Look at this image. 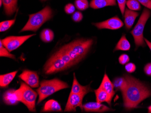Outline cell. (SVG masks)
I'll use <instances>...</instances> for the list:
<instances>
[{"mask_svg": "<svg viewBox=\"0 0 151 113\" xmlns=\"http://www.w3.org/2000/svg\"><path fill=\"white\" fill-rule=\"evenodd\" d=\"M127 82L122 92L124 106L127 110L138 107L142 101L151 96V89L146 84L129 75L124 76Z\"/></svg>", "mask_w": 151, "mask_h": 113, "instance_id": "cell-1", "label": "cell"}, {"mask_svg": "<svg viewBox=\"0 0 151 113\" xmlns=\"http://www.w3.org/2000/svg\"><path fill=\"white\" fill-rule=\"evenodd\" d=\"M93 43L91 39H79L62 47L77 64L85 57Z\"/></svg>", "mask_w": 151, "mask_h": 113, "instance_id": "cell-2", "label": "cell"}, {"mask_svg": "<svg viewBox=\"0 0 151 113\" xmlns=\"http://www.w3.org/2000/svg\"><path fill=\"white\" fill-rule=\"evenodd\" d=\"M52 17V11L50 7L47 6L45 8L29 16V19L20 32L24 31H37L41 26Z\"/></svg>", "mask_w": 151, "mask_h": 113, "instance_id": "cell-3", "label": "cell"}, {"mask_svg": "<svg viewBox=\"0 0 151 113\" xmlns=\"http://www.w3.org/2000/svg\"><path fill=\"white\" fill-rule=\"evenodd\" d=\"M68 87H69V85L66 82L58 78L42 81L40 82V87L36 90L39 96L38 104L54 93Z\"/></svg>", "mask_w": 151, "mask_h": 113, "instance_id": "cell-4", "label": "cell"}, {"mask_svg": "<svg viewBox=\"0 0 151 113\" xmlns=\"http://www.w3.org/2000/svg\"><path fill=\"white\" fill-rule=\"evenodd\" d=\"M151 15L150 10L146 8L143 9L138 22L131 31V33L134 38L135 44V50L137 49L140 46L145 48L146 45L143 36V31L146 23L151 16Z\"/></svg>", "mask_w": 151, "mask_h": 113, "instance_id": "cell-5", "label": "cell"}, {"mask_svg": "<svg viewBox=\"0 0 151 113\" xmlns=\"http://www.w3.org/2000/svg\"><path fill=\"white\" fill-rule=\"evenodd\" d=\"M19 102H22L26 105L29 110L31 112H35V102L37 98V93L34 91L30 86L24 82H21L19 88L16 90Z\"/></svg>", "mask_w": 151, "mask_h": 113, "instance_id": "cell-6", "label": "cell"}, {"mask_svg": "<svg viewBox=\"0 0 151 113\" xmlns=\"http://www.w3.org/2000/svg\"><path fill=\"white\" fill-rule=\"evenodd\" d=\"M69 68L62 59L54 54L46 63L44 71L45 74L50 75L65 70Z\"/></svg>", "mask_w": 151, "mask_h": 113, "instance_id": "cell-7", "label": "cell"}, {"mask_svg": "<svg viewBox=\"0 0 151 113\" xmlns=\"http://www.w3.org/2000/svg\"><path fill=\"white\" fill-rule=\"evenodd\" d=\"M35 34L22 36H10L1 40L5 48L10 52L13 51L19 48L25 41Z\"/></svg>", "mask_w": 151, "mask_h": 113, "instance_id": "cell-8", "label": "cell"}, {"mask_svg": "<svg viewBox=\"0 0 151 113\" xmlns=\"http://www.w3.org/2000/svg\"><path fill=\"white\" fill-rule=\"evenodd\" d=\"M92 24L99 29H108L110 30L119 29L124 25V23L117 16L111 18L104 21L93 23Z\"/></svg>", "mask_w": 151, "mask_h": 113, "instance_id": "cell-9", "label": "cell"}, {"mask_svg": "<svg viewBox=\"0 0 151 113\" xmlns=\"http://www.w3.org/2000/svg\"><path fill=\"white\" fill-rule=\"evenodd\" d=\"M85 95L84 94H74L70 93L69 98L65 107V112H71L76 111V108L80 107L81 110H83L82 101Z\"/></svg>", "mask_w": 151, "mask_h": 113, "instance_id": "cell-10", "label": "cell"}, {"mask_svg": "<svg viewBox=\"0 0 151 113\" xmlns=\"http://www.w3.org/2000/svg\"><path fill=\"white\" fill-rule=\"evenodd\" d=\"M19 77L30 87L33 88L39 87V77L36 72L24 70Z\"/></svg>", "mask_w": 151, "mask_h": 113, "instance_id": "cell-11", "label": "cell"}, {"mask_svg": "<svg viewBox=\"0 0 151 113\" xmlns=\"http://www.w3.org/2000/svg\"><path fill=\"white\" fill-rule=\"evenodd\" d=\"M83 108L85 111L87 112L103 113L112 110L108 106L97 102H91L85 104L83 105Z\"/></svg>", "mask_w": 151, "mask_h": 113, "instance_id": "cell-12", "label": "cell"}, {"mask_svg": "<svg viewBox=\"0 0 151 113\" xmlns=\"http://www.w3.org/2000/svg\"><path fill=\"white\" fill-rule=\"evenodd\" d=\"M139 16V13L135 11H132L128 8H125L124 11V22L125 28L128 30L131 29L137 17Z\"/></svg>", "mask_w": 151, "mask_h": 113, "instance_id": "cell-13", "label": "cell"}, {"mask_svg": "<svg viewBox=\"0 0 151 113\" xmlns=\"http://www.w3.org/2000/svg\"><path fill=\"white\" fill-rule=\"evenodd\" d=\"M92 90L90 87V85L86 86H82L81 85L77 80V78L76 77L75 74H73V86L71 89V93L78 94H84L86 95L91 92Z\"/></svg>", "mask_w": 151, "mask_h": 113, "instance_id": "cell-14", "label": "cell"}, {"mask_svg": "<svg viewBox=\"0 0 151 113\" xmlns=\"http://www.w3.org/2000/svg\"><path fill=\"white\" fill-rule=\"evenodd\" d=\"M100 86L106 91L108 94L109 102L111 104L112 99L115 94V91H114L113 84L111 81L109 77L106 73L104 75V77L103 78L101 83Z\"/></svg>", "mask_w": 151, "mask_h": 113, "instance_id": "cell-15", "label": "cell"}, {"mask_svg": "<svg viewBox=\"0 0 151 113\" xmlns=\"http://www.w3.org/2000/svg\"><path fill=\"white\" fill-rule=\"evenodd\" d=\"M3 102L9 105H16L19 102L18 97L14 89H9L4 92L3 96Z\"/></svg>", "mask_w": 151, "mask_h": 113, "instance_id": "cell-16", "label": "cell"}, {"mask_svg": "<svg viewBox=\"0 0 151 113\" xmlns=\"http://www.w3.org/2000/svg\"><path fill=\"white\" fill-rule=\"evenodd\" d=\"M116 5V0H92L90 3V6L94 9H98Z\"/></svg>", "mask_w": 151, "mask_h": 113, "instance_id": "cell-17", "label": "cell"}, {"mask_svg": "<svg viewBox=\"0 0 151 113\" xmlns=\"http://www.w3.org/2000/svg\"><path fill=\"white\" fill-rule=\"evenodd\" d=\"M61 105L57 101L50 99L47 101L44 105L41 112H62Z\"/></svg>", "mask_w": 151, "mask_h": 113, "instance_id": "cell-18", "label": "cell"}, {"mask_svg": "<svg viewBox=\"0 0 151 113\" xmlns=\"http://www.w3.org/2000/svg\"><path fill=\"white\" fill-rule=\"evenodd\" d=\"M5 13L8 16H11L17 10L18 0H2Z\"/></svg>", "mask_w": 151, "mask_h": 113, "instance_id": "cell-19", "label": "cell"}, {"mask_svg": "<svg viewBox=\"0 0 151 113\" xmlns=\"http://www.w3.org/2000/svg\"><path fill=\"white\" fill-rule=\"evenodd\" d=\"M54 54H55L57 55L62 59L68 65L69 68L77 64V63L75 62L74 60L70 57V55L68 54L63 47L60 48Z\"/></svg>", "mask_w": 151, "mask_h": 113, "instance_id": "cell-20", "label": "cell"}, {"mask_svg": "<svg viewBox=\"0 0 151 113\" xmlns=\"http://www.w3.org/2000/svg\"><path fill=\"white\" fill-rule=\"evenodd\" d=\"M95 92L96 102L100 103L106 102L109 105H111V103L109 102L108 94L101 86L98 89L95 90Z\"/></svg>", "mask_w": 151, "mask_h": 113, "instance_id": "cell-21", "label": "cell"}, {"mask_svg": "<svg viewBox=\"0 0 151 113\" xmlns=\"http://www.w3.org/2000/svg\"><path fill=\"white\" fill-rule=\"evenodd\" d=\"M131 48V45L125 35H123L116 44L114 51L122 50L128 51Z\"/></svg>", "mask_w": 151, "mask_h": 113, "instance_id": "cell-22", "label": "cell"}, {"mask_svg": "<svg viewBox=\"0 0 151 113\" xmlns=\"http://www.w3.org/2000/svg\"><path fill=\"white\" fill-rule=\"evenodd\" d=\"M18 71L10 72L8 74L0 76V86L1 87H6L12 82L16 76Z\"/></svg>", "mask_w": 151, "mask_h": 113, "instance_id": "cell-23", "label": "cell"}, {"mask_svg": "<svg viewBox=\"0 0 151 113\" xmlns=\"http://www.w3.org/2000/svg\"><path fill=\"white\" fill-rule=\"evenodd\" d=\"M112 83L116 91H120L121 92L124 90L127 84L126 79L124 77H116L114 79Z\"/></svg>", "mask_w": 151, "mask_h": 113, "instance_id": "cell-24", "label": "cell"}, {"mask_svg": "<svg viewBox=\"0 0 151 113\" xmlns=\"http://www.w3.org/2000/svg\"><path fill=\"white\" fill-rule=\"evenodd\" d=\"M54 33L50 29H45L41 32L40 38L43 42L50 43L54 38Z\"/></svg>", "mask_w": 151, "mask_h": 113, "instance_id": "cell-25", "label": "cell"}, {"mask_svg": "<svg viewBox=\"0 0 151 113\" xmlns=\"http://www.w3.org/2000/svg\"><path fill=\"white\" fill-rule=\"evenodd\" d=\"M126 5L128 9L132 11H139L141 9V4L138 0H127Z\"/></svg>", "mask_w": 151, "mask_h": 113, "instance_id": "cell-26", "label": "cell"}, {"mask_svg": "<svg viewBox=\"0 0 151 113\" xmlns=\"http://www.w3.org/2000/svg\"><path fill=\"white\" fill-rule=\"evenodd\" d=\"M74 4L76 8L81 11L86 10L89 6L88 0H75Z\"/></svg>", "mask_w": 151, "mask_h": 113, "instance_id": "cell-27", "label": "cell"}, {"mask_svg": "<svg viewBox=\"0 0 151 113\" xmlns=\"http://www.w3.org/2000/svg\"><path fill=\"white\" fill-rule=\"evenodd\" d=\"M0 56L1 57H8L12 59H16L15 55L11 54L10 51L5 48L1 40L0 41Z\"/></svg>", "mask_w": 151, "mask_h": 113, "instance_id": "cell-28", "label": "cell"}, {"mask_svg": "<svg viewBox=\"0 0 151 113\" xmlns=\"http://www.w3.org/2000/svg\"><path fill=\"white\" fill-rule=\"evenodd\" d=\"M16 18L10 21H6L0 23V31L5 32L9 29L15 23Z\"/></svg>", "mask_w": 151, "mask_h": 113, "instance_id": "cell-29", "label": "cell"}, {"mask_svg": "<svg viewBox=\"0 0 151 113\" xmlns=\"http://www.w3.org/2000/svg\"><path fill=\"white\" fill-rule=\"evenodd\" d=\"M118 60L119 62L121 65H125L129 63L130 60V58L128 55L123 54L119 56Z\"/></svg>", "mask_w": 151, "mask_h": 113, "instance_id": "cell-30", "label": "cell"}, {"mask_svg": "<svg viewBox=\"0 0 151 113\" xmlns=\"http://www.w3.org/2000/svg\"><path fill=\"white\" fill-rule=\"evenodd\" d=\"M72 19L75 22H79L82 21L83 18V15L79 11L75 12L72 16Z\"/></svg>", "mask_w": 151, "mask_h": 113, "instance_id": "cell-31", "label": "cell"}, {"mask_svg": "<svg viewBox=\"0 0 151 113\" xmlns=\"http://www.w3.org/2000/svg\"><path fill=\"white\" fill-rule=\"evenodd\" d=\"M75 6L72 3H68L64 7L65 12L67 14H69V15L74 13L75 11Z\"/></svg>", "mask_w": 151, "mask_h": 113, "instance_id": "cell-32", "label": "cell"}, {"mask_svg": "<svg viewBox=\"0 0 151 113\" xmlns=\"http://www.w3.org/2000/svg\"><path fill=\"white\" fill-rule=\"evenodd\" d=\"M116 1L118 4L119 7L121 14L122 16H124L127 1L126 0H116Z\"/></svg>", "mask_w": 151, "mask_h": 113, "instance_id": "cell-33", "label": "cell"}, {"mask_svg": "<svg viewBox=\"0 0 151 113\" xmlns=\"http://www.w3.org/2000/svg\"><path fill=\"white\" fill-rule=\"evenodd\" d=\"M125 70L129 73H133L135 71L136 66L133 63H128L125 65Z\"/></svg>", "mask_w": 151, "mask_h": 113, "instance_id": "cell-34", "label": "cell"}, {"mask_svg": "<svg viewBox=\"0 0 151 113\" xmlns=\"http://www.w3.org/2000/svg\"><path fill=\"white\" fill-rule=\"evenodd\" d=\"M141 4L151 11V0H138Z\"/></svg>", "mask_w": 151, "mask_h": 113, "instance_id": "cell-35", "label": "cell"}, {"mask_svg": "<svg viewBox=\"0 0 151 113\" xmlns=\"http://www.w3.org/2000/svg\"><path fill=\"white\" fill-rule=\"evenodd\" d=\"M143 70L147 75L151 77V63L147 64L144 67Z\"/></svg>", "mask_w": 151, "mask_h": 113, "instance_id": "cell-36", "label": "cell"}, {"mask_svg": "<svg viewBox=\"0 0 151 113\" xmlns=\"http://www.w3.org/2000/svg\"><path fill=\"white\" fill-rule=\"evenodd\" d=\"M145 40L146 43L147 45V46L149 47V49H150V50L151 51V42H150L149 40H148L146 38H145Z\"/></svg>", "mask_w": 151, "mask_h": 113, "instance_id": "cell-37", "label": "cell"}, {"mask_svg": "<svg viewBox=\"0 0 151 113\" xmlns=\"http://www.w3.org/2000/svg\"><path fill=\"white\" fill-rule=\"evenodd\" d=\"M148 113H151V105L148 107Z\"/></svg>", "mask_w": 151, "mask_h": 113, "instance_id": "cell-38", "label": "cell"}, {"mask_svg": "<svg viewBox=\"0 0 151 113\" xmlns=\"http://www.w3.org/2000/svg\"><path fill=\"white\" fill-rule=\"evenodd\" d=\"M2 2H2V0H0V6H1V5H2Z\"/></svg>", "mask_w": 151, "mask_h": 113, "instance_id": "cell-39", "label": "cell"}, {"mask_svg": "<svg viewBox=\"0 0 151 113\" xmlns=\"http://www.w3.org/2000/svg\"><path fill=\"white\" fill-rule=\"evenodd\" d=\"M40 1H47V0H40Z\"/></svg>", "mask_w": 151, "mask_h": 113, "instance_id": "cell-40", "label": "cell"}]
</instances>
